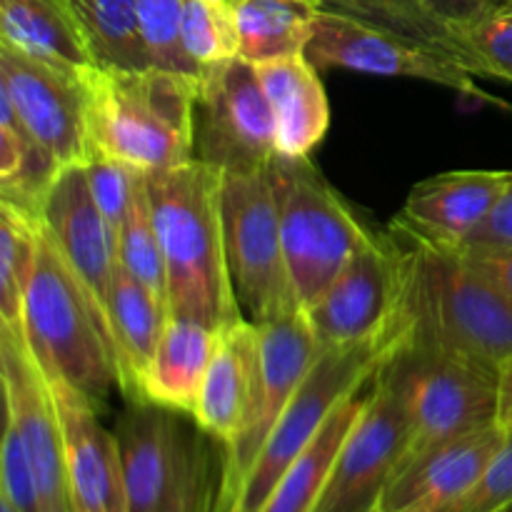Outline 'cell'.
I'll return each instance as SVG.
<instances>
[{"mask_svg":"<svg viewBox=\"0 0 512 512\" xmlns=\"http://www.w3.org/2000/svg\"><path fill=\"white\" fill-rule=\"evenodd\" d=\"M390 230L405 248V345L498 370L512 355V300L460 248Z\"/></svg>","mask_w":512,"mask_h":512,"instance_id":"obj_1","label":"cell"},{"mask_svg":"<svg viewBox=\"0 0 512 512\" xmlns=\"http://www.w3.org/2000/svg\"><path fill=\"white\" fill-rule=\"evenodd\" d=\"M145 180L168 270L170 318L200 320L218 333L245 318L225 255L223 173L190 160Z\"/></svg>","mask_w":512,"mask_h":512,"instance_id":"obj_2","label":"cell"},{"mask_svg":"<svg viewBox=\"0 0 512 512\" xmlns=\"http://www.w3.org/2000/svg\"><path fill=\"white\" fill-rule=\"evenodd\" d=\"M83 80L90 155L103 153L145 175L195 160L198 78L160 68H90Z\"/></svg>","mask_w":512,"mask_h":512,"instance_id":"obj_3","label":"cell"},{"mask_svg":"<svg viewBox=\"0 0 512 512\" xmlns=\"http://www.w3.org/2000/svg\"><path fill=\"white\" fill-rule=\"evenodd\" d=\"M18 335L45 378L78 390L95 410L108 405L110 390L118 388L110 323L43 225Z\"/></svg>","mask_w":512,"mask_h":512,"instance_id":"obj_4","label":"cell"},{"mask_svg":"<svg viewBox=\"0 0 512 512\" xmlns=\"http://www.w3.org/2000/svg\"><path fill=\"white\" fill-rule=\"evenodd\" d=\"M403 340L405 325L400 320L398 328L378 338L323 350L308 378L295 390L293 400L280 415L270 438L265 440L248 478L240 485V493L230 512L263 510L275 485L283 480L290 465L308 450L335 408L368 388L380 368L398 353Z\"/></svg>","mask_w":512,"mask_h":512,"instance_id":"obj_5","label":"cell"},{"mask_svg":"<svg viewBox=\"0 0 512 512\" xmlns=\"http://www.w3.org/2000/svg\"><path fill=\"white\" fill-rule=\"evenodd\" d=\"M128 512H218L220 483L210 475L203 430L183 413L128 403L115 423Z\"/></svg>","mask_w":512,"mask_h":512,"instance_id":"obj_6","label":"cell"},{"mask_svg":"<svg viewBox=\"0 0 512 512\" xmlns=\"http://www.w3.org/2000/svg\"><path fill=\"white\" fill-rule=\"evenodd\" d=\"M268 173L290 280L300 305L308 308L375 233L310 158L275 155Z\"/></svg>","mask_w":512,"mask_h":512,"instance_id":"obj_7","label":"cell"},{"mask_svg":"<svg viewBox=\"0 0 512 512\" xmlns=\"http://www.w3.org/2000/svg\"><path fill=\"white\" fill-rule=\"evenodd\" d=\"M220 208L230 280L245 318L268 323L303 310L290 280L268 170L223 175Z\"/></svg>","mask_w":512,"mask_h":512,"instance_id":"obj_8","label":"cell"},{"mask_svg":"<svg viewBox=\"0 0 512 512\" xmlns=\"http://www.w3.org/2000/svg\"><path fill=\"white\" fill-rule=\"evenodd\" d=\"M408 435V383L395 353L370 383L363 413L350 428L313 512H380L385 490L403 463Z\"/></svg>","mask_w":512,"mask_h":512,"instance_id":"obj_9","label":"cell"},{"mask_svg":"<svg viewBox=\"0 0 512 512\" xmlns=\"http://www.w3.org/2000/svg\"><path fill=\"white\" fill-rule=\"evenodd\" d=\"M408 383L410 435L398 473L430 450L495 423L498 370L463 358L400 345Z\"/></svg>","mask_w":512,"mask_h":512,"instance_id":"obj_10","label":"cell"},{"mask_svg":"<svg viewBox=\"0 0 512 512\" xmlns=\"http://www.w3.org/2000/svg\"><path fill=\"white\" fill-rule=\"evenodd\" d=\"M275 155V118L258 68L243 58L205 68L195 98V160L228 175L268 170Z\"/></svg>","mask_w":512,"mask_h":512,"instance_id":"obj_11","label":"cell"},{"mask_svg":"<svg viewBox=\"0 0 512 512\" xmlns=\"http://www.w3.org/2000/svg\"><path fill=\"white\" fill-rule=\"evenodd\" d=\"M305 55L318 70L340 68L365 75H383V78L423 80L455 90L478 103L512 110L510 103L493 98L488 90L480 88L475 75L443 50L335 10H318Z\"/></svg>","mask_w":512,"mask_h":512,"instance_id":"obj_12","label":"cell"},{"mask_svg":"<svg viewBox=\"0 0 512 512\" xmlns=\"http://www.w3.org/2000/svg\"><path fill=\"white\" fill-rule=\"evenodd\" d=\"M405 290L403 240L390 233H375L305 308L320 348L363 343L390 333L400 325Z\"/></svg>","mask_w":512,"mask_h":512,"instance_id":"obj_13","label":"cell"},{"mask_svg":"<svg viewBox=\"0 0 512 512\" xmlns=\"http://www.w3.org/2000/svg\"><path fill=\"white\" fill-rule=\"evenodd\" d=\"M260 333V380L245 425L235 440L223 448V483H220L218 512H230L240 485L248 478L255 458L263 450L278 425L280 415L293 400L295 390L303 385L315 360L320 358V348L315 330L303 310L285 315V318L255 323Z\"/></svg>","mask_w":512,"mask_h":512,"instance_id":"obj_14","label":"cell"},{"mask_svg":"<svg viewBox=\"0 0 512 512\" xmlns=\"http://www.w3.org/2000/svg\"><path fill=\"white\" fill-rule=\"evenodd\" d=\"M0 90L8 93L25 133L48 150L60 168L90 158L83 73L40 63L0 45Z\"/></svg>","mask_w":512,"mask_h":512,"instance_id":"obj_15","label":"cell"},{"mask_svg":"<svg viewBox=\"0 0 512 512\" xmlns=\"http://www.w3.org/2000/svg\"><path fill=\"white\" fill-rule=\"evenodd\" d=\"M0 383L5 415L18 425L38 480L40 510L73 512L65 463V438L48 378L23 335L0 328Z\"/></svg>","mask_w":512,"mask_h":512,"instance_id":"obj_16","label":"cell"},{"mask_svg":"<svg viewBox=\"0 0 512 512\" xmlns=\"http://www.w3.org/2000/svg\"><path fill=\"white\" fill-rule=\"evenodd\" d=\"M40 225L58 245L100 313L108 318L110 285L118 265V240L90 193L83 163L65 165L55 175L40 208Z\"/></svg>","mask_w":512,"mask_h":512,"instance_id":"obj_17","label":"cell"},{"mask_svg":"<svg viewBox=\"0 0 512 512\" xmlns=\"http://www.w3.org/2000/svg\"><path fill=\"white\" fill-rule=\"evenodd\" d=\"M512 183V170H453L413 185L390 228L460 248L490 218Z\"/></svg>","mask_w":512,"mask_h":512,"instance_id":"obj_18","label":"cell"},{"mask_svg":"<svg viewBox=\"0 0 512 512\" xmlns=\"http://www.w3.org/2000/svg\"><path fill=\"white\" fill-rule=\"evenodd\" d=\"M65 438L68 488L73 512H128L123 463L113 430L103 428L78 390L48 380Z\"/></svg>","mask_w":512,"mask_h":512,"instance_id":"obj_19","label":"cell"},{"mask_svg":"<svg viewBox=\"0 0 512 512\" xmlns=\"http://www.w3.org/2000/svg\"><path fill=\"white\" fill-rule=\"evenodd\" d=\"M503 440L505 430L498 423H490L430 450L395 475L385 490L380 512L403 508L445 510L478 483Z\"/></svg>","mask_w":512,"mask_h":512,"instance_id":"obj_20","label":"cell"},{"mask_svg":"<svg viewBox=\"0 0 512 512\" xmlns=\"http://www.w3.org/2000/svg\"><path fill=\"white\" fill-rule=\"evenodd\" d=\"M260 380V333L248 318L220 330L213 360L190 418L215 443L230 445L245 425Z\"/></svg>","mask_w":512,"mask_h":512,"instance_id":"obj_21","label":"cell"},{"mask_svg":"<svg viewBox=\"0 0 512 512\" xmlns=\"http://www.w3.org/2000/svg\"><path fill=\"white\" fill-rule=\"evenodd\" d=\"M275 118V153L280 158H310L330 128V103L320 70L298 53L255 65Z\"/></svg>","mask_w":512,"mask_h":512,"instance_id":"obj_22","label":"cell"},{"mask_svg":"<svg viewBox=\"0 0 512 512\" xmlns=\"http://www.w3.org/2000/svg\"><path fill=\"white\" fill-rule=\"evenodd\" d=\"M218 335V330L200 320L168 318L163 338L140 385L143 403L193 415L218 345Z\"/></svg>","mask_w":512,"mask_h":512,"instance_id":"obj_23","label":"cell"},{"mask_svg":"<svg viewBox=\"0 0 512 512\" xmlns=\"http://www.w3.org/2000/svg\"><path fill=\"white\" fill-rule=\"evenodd\" d=\"M170 313L123 265H115L108 300V323L118 360V388L128 403H143L140 385L163 338Z\"/></svg>","mask_w":512,"mask_h":512,"instance_id":"obj_24","label":"cell"},{"mask_svg":"<svg viewBox=\"0 0 512 512\" xmlns=\"http://www.w3.org/2000/svg\"><path fill=\"white\" fill-rule=\"evenodd\" d=\"M320 8L365 20L378 28L393 30L403 38L443 50L450 58L458 60L465 70H470L475 78L503 80L512 85V78L505 70L495 68L488 58H483L460 33L458 25L435 13L425 0H320Z\"/></svg>","mask_w":512,"mask_h":512,"instance_id":"obj_25","label":"cell"},{"mask_svg":"<svg viewBox=\"0 0 512 512\" xmlns=\"http://www.w3.org/2000/svg\"><path fill=\"white\" fill-rule=\"evenodd\" d=\"M0 45L73 73L95 68L65 0H0Z\"/></svg>","mask_w":512,"mask_h":512,"instance_id":"obj_26","label":"cell"},{"mask_svg":"<svg viewBox=\"0 0 512 512\" xmlns=\"http://www.w3.org/2000/svg\"><path fill=\"white\" fill-rule=\"evenodd\" d=\"M320 0H240L233 10L238 58L250 65L305 53Z\"/></svg>","mask_w":512,"mask_h":512,"instance_id":"obj_27","label":"cell"},{"mask_svg":"<svg viewBox=\"0 0 512 512\" xmlns=\"http://www.w3.org/2000/svg\"><path fill=\"white\" fill-rule=\"evenodd\" d=\"M368 388H363L360 393H355L353 398H348L343 405L335 408V413L330 415L328 423L323 425V430L315 435V440L308 445V450L290 465V470L283 475V480L275 485L268 503H265V508L260 512L315 510L320 495H323L325 483H328V475L330 470H333L335 458H338L350 428H353L355 420L363 413L365 400H368Z\"/></svg>","mask_w":512,"mask_h":512,"instance_id":"obj_28","label":"cell"},{"mask_svg":"<svg viewBox=\"0 0 512 512\" xmlns=\"http://www.w3.org/2000/svg\"><path fill=\"white\" fill-rule=\"evenodd\" d=\"M60 165L40 148L15 115L8 93L0 90V203L40 220V208Z\"/></svg>","mask_w":512,"mask_h":512,"instance_id":"obj_29","label":"cell"},{"mask_svg":"<svg viewBox=\"0 0 512 512\" xmlns=\"http://www.w3.org/2000/svg\"><path fill=\"white\" fill-rule=\"evenodd\" d=\"M95 68H153L140 35L135 0H65Z\"/></svg>","mask_w":512,"mask_h":512,"instance_id":"obj_30","label":"cell"},{"mask_svg":"<svg viewBox=\"0 0 512 512\" xmlns=\"http://www.w3.org/2000/svg\"><path fill=\"white\" fill-rule=\"evenodd\" d=\"M40 248V220L0 203V318L3 328L23 330L25 295Z\"/></svg>","mask_w":512,"mask_h":512,"instance_id":"obj_31","label":"cell"},{"mask_svg":"<svg viewBox=\"0 0 512 512\" xmlns=\"http://www.w3.org/2000/svg\"><path fill=\"white\" fill-rule=\"evenodd\" d=\"M115 240H118V263L168 308V270H165L163 245H160L158 230H155L153 210H150L145 175L135 193L133 208Z\"/></svg>","mask_w":512,"mask_h":512,"instance_id":"obj_32","label":"cell"},{"mask_svg":"<svg viewBox=\"0 0 512 512\" xmlns=\"http://www.w3.org/2000/svg\"><path fill=\"white\" fill-rule=\"evenodd\" d=\"M185 0H135L140 35L153 68L200 78V70L183 48Z\"/></svg>","mask_w":512,"mask_h":512,"instance_id":"obj_33","label":"cell"},{"mask_svg":"<svg viewBox=\"0 0 512 512\" xmlns=\"http://www.w3.org/2000/svg\"><path fill=\"white\" fill-rule=\"evenodd\" d=\"M183 48L200 73L230 58H238L233 10L220 8L210 0H185Z\"/></svg>","mask_w":512,"mask_h":512,"instance_id":"obj_34","label":"cell"},{"mask_svg":"<svg viewBox=\"0 0 512 512\" xmlns=\"http://www.w3.org/2000/svg\"><path fill=\"white\" fill-rule=\"evenodd\" d=\"M83 165L85 173H88L90 193H93L103 218L108 220L113 233L118 235L130 208H133L135 193H138L140 180H143L145 173L103 153H93Z\"/></svg>","mask_w":512,"mask_h":512,"instance_id":"obj_35","label":"cell"},{"mask_svg":"<svg viewBox=\"0 0 512 512\" xmlns=\"http://www.w3.org/2000/svg\"><path fill=\"white\" fill-rule=\"evenodd\" d=\"M0 498L18 512H43L40 510L38 480H35L23 435L8 415H5L3 445H0Z\"/></svg>","mask_w":512,"mask_h":512,"instance_id":"obj_36","label":"cell"},{"mask_svg":"<svg viewBox=\"0 0 512 512\" xmlns=\"http://www.w3.org/2000/svg\"><path fill=\"white\" fill-rule=\"evenodd\" d=\"M505 430V428H503ZM512 508V430L483 470L478 483L440 512H508Z\"/></svg>","mask_w":512,"mask_h":512,"instance_id":"obj_37","label":"cell"},{"mask_svg":"<svg viewBox=\"0 0 512 512\" xmlns=\"http://www.w3.org/2000/svg\"><path fill=\"white\" fill-rule=\"evenodd\" d=\"M468 43L512 78V13H490L460 28Z\"/></svg>","mask_w":512,"mask_h":512,"instance_id":"obj_38","label":"cell"},{"mask_svg":"<svg viewBox=\"0 0 512 512\" xmlns=\"http://www.w3.org/2000/svg\"><path fill=\"white\" fill-rule=\"evenodd\" d=\"M460 248L488 250V248H512V183L508 193L490 213V218L465 240Z\"/></svg>","mask_w":512,"mask_h":512,"instance_id":"obj_39","label":"cell"},{"mask_svg":"<svg viewBox=\"0 0 512 512\" xmlns=\"http://www.w3.org/2000/svg\"><path fill=\"white\" fill-rule=\"evenodd\" d=\"M465 258L488 275L500 290L512 300V248H488V250H470L460 248Z\"/></svg>","mask_w":512,"mask_h":512,"instance_id":"obj_40","label":"cell"},{"mask_svg":"<svg viewBox=\"0 0 512 512\" xmlns=\"http://www.w3.org/2000/svg\"><path fill=\"white\" fill-rule=\"evenodd\" d=\"M435 13L443 15L453 25L463 28V25L475 23V20L485 18L490 13H498L505 5V0H425Z\"/></svg>","mask_w":512,"mask_h":512,"instance_id":"obj_41","label":"cell"},{"mask_svg":"<svg viewBox=\"0 0 512 512\" xmlns=\"http://www.w3.org/2000/svg\"><path fill=\"white\" fill-rule=\"evenodd\" d=\"M495 423L512 430V355L498 365V415Z\"/></svg>","mask_w":512,"mask_h":512,"instance_id":"obj_42","label":"cell"},{"mask_svg":"<svg viewBox=\"0 0 512 512\" xmlns=\"http://www.w3.org/2000/svg\"><path fill=\"white\" fill-rule=\"evenodd\" d=\"M210 3L220 5V8H225V10H235V5H238L240 0H210Z\"/></svg>","mask_w":512,"mask_h":512,"instance_id":"obj_43","label":"cell"},{"mask_svg":"<svg viewBox=\"0 0 512 512\" xmlns=\"http://www.w3.org/2000/svg\"><path fill=\"white\" fill-rule=\"evenodd\" d=\"M0 512H18V510H15L13 505H10V503H5V500L0 498Z\"/></svg>","mask_w":512,"mask_h":512,"instance_id":"obj_44","label":"cell"},{"mask_svg":"<svg viewBox=\"0 0 512 512\" xmlns=\"http://www.w3.org/2000/svg\"><path fill=\"white\" fill-rule=\"evenodd\" d=\"M395 512H430V510H425V508H403V510H395Z\"/></svg>","mask_w":512,"mask_h":512,"instance_id":"obj_45","label":"cell"},{"mask_svg":"<svg viewBox=\"0 0 512 512\" xmlns=\"http://www.w3.org/2000/svg\"><path fill=\"white\" fill-rule=\"evenodd\" d=\"M500 10H503V13H512V0H505V5Z\"/></svg>","mask_w":512,"mask_h":512,"instance_id":"obj_46","label":"cell"}]
</instances>
